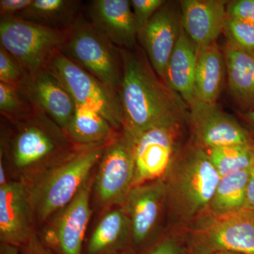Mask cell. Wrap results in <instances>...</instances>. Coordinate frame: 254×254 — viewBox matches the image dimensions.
I'll return each instance as SVG.
<instances>
[{"label":"cell","mask_w":254,"mask_h":254,"mask_svg":"<svg viewBox=\"0 0 254 254\" xmlns=\"http://www.w3.org/2000/svg\"><path fill=\"white\" fill-rule=\"evenodd\" d=\"M123 78L118 95L123 112V130L136 135L150 128L179 125L182 105L173 91L159 81L146 57L121 49Z\"/></svg>","instance_id":"obj_1"},{"label":"cell","mask_w":254,"mask_h":254,"mask_svg":"<svg viewBox=\"0 0 254 254\" xmlns=\"http://www.w3.org/2000/svg\"><path fill=\"white\" fill-rule=\"evenodd\" d=\"M163 180L170 215L188 222L207 211L220 177L206 150L194 145L179 152Z\"/></svg>","instance_id":"obj_2"},{"label":"cell","mask_w":254,"mask_h":254,"mask_svg":"<svg viewBox=\"0 0 254 254\" xmlns=\"http://www.w3.org/2000/svg\"><path fill=\"white\" fill-rule=\"evenodd\" d=\"M1 118L11 125L4 142V150L18 170L53 165L78 147L66 132L36 108L21 118Z\"/></svg>","instance_id":"obj_3"},{"label":"cell","mask_w":254,"mask_h":254,"mask_svg":"<svg viewBox=\"0 0 254 254\" xmlns=\"http://www.w3.org/2000/svg\"><path fill=\"white\" fill-rule=\"evenodd\" d=\"M106 144L76 147L66 157L50 165L37 180L28 190L33 213L40 222L45 221L73 199L90 178Z\"/></svg>","instance_id":"obj_4"},{"label":"cell","mask_w":254,"mask_h":254,"mask_svg":"<svg viewBox=\"0 0 254 254\" xmlns=\"http://www.w3.org/2000/svg\"><path fill=\"white\" fill-rule=\"evenodd\" d=\"M60 53L118 94L123 78L120 48L89 21L78 18L68 30Z\"/></svg>","instance_id":"obj_5"},{"label":"cell","mask_w":254,"mask_h":254,"mask_svg":"<svg viewBox=\"0 0 254 254\" xmlns=\"http://www.w3.org/2000/svg\"><path fill=\"white\" fill-rule=\"evenodd\" d=\"M68 31L45 27L16 17L3 18L0 21V47L31 76L48 68L64 44Z\"/></svg>","instance_id":"obj_6"},{"label":"cell","mask_w":254,"mask_h":254,"mask_svg":"<svg viewBox=\"0 0 254 254\" xmlns=\"http://www.w3.org/2000/svg\"><path fill=\"white\" fill-rule=\"evenodd\" d=\"M198 218L190 237L193 254H254V211L242 208L222 215L205 212Z\"/></svg>","instance_id":"obj_7"},{"label":"cell","mask_w":254,"mask_h":254,"mask_svg":"<svg viewBox=\"0 0 254 254\" xmlns=\"http://www.w3.org/2000/svg\"><path fill=\"white\" fill-rule=\"evenodd\" d=\"M47 68L58 78L76 105L93 108L115 129L123 130V112L118 93L60 52L53 57Z\"/></svg>","instance_id":"obj_8"},{"label":"cell","mask_w":254,"mask_h":254,"mask_svg":"<svg viewBox=\"0 0 254 254\" xmlns=\"http://www.w3.org/2000/svg\"><path fill=\"white\" fill-rule=\"evenodd\" d=\"M180 125L155 127L136 135L123 131L131 141L133 150V187L163 178L179 153Z\"/></svg>","instance_id":"obj_9"},{"label":"cell","mask_w":254,"mask_h":254,"mask_svg":"<svg viewBox=\"0 0 254 254\" xmlns=\"http://www.w3.org/2000/svg\"><path fill=\"white\" fill-rule=\"evenodd\" d=\"M99 162L95 189L100 200L124 203L133 187L134 160L131 141L123 130L107 143Z\"/></svg>","instance_id":"obj_10"},{"label":"cell","mask_w":254,"mask_h":254,"mask_svg":"<svg viewBox=\"0 0 254 254\" xmlns=\"http://www.w3.org/2000/svg\"><path fill=\"white\" fill-rule=\"evenodd\" d=\"M190 106V123L195 145L205 150L229 145L249 144L248 133L235 119L215 104L195 100Z\"/></svg>","instance_id":"obj_11"},{"label":"cell","mask_w":254,"mask_h":254,"mask_svg":"<svg viewBox=\"0 0 254 254\" xmlns=\"http://www.w3.org/2000/svg\"><path fill=\"white\" fill-rule=\"evenodd\" d=\"M33 207L29 190L20 182H8L0 187L1 244L24 245L32 236Z\"/></svg>","instance_id":"obj_12"},{"label":"cell","mask_w":254,"mask_h":254,"mask_svg":"<svg viewBox=\"0 0 254 254\" xmlns=\"http://www.w3.org/2000/svg\"><path fill=\"white\" fill-rule=\"evenodd\" d=\"M166 201L163 178L132 187L125 198V208L131 221V241L140 247L156 226Z\"/></svg>","instance_id":"obj_13"},{"label":"cell","mask_w":254,"mask_h":254,"mask_svg":"<svg viewBox=\"0 0 254 254\" xmlns=\"http://www.w3.org/2000/svg\"><path fill=\"white\" fill-rule=\"evenodd\" d=\"M21 91L37 109L49 117L66 132L76 103L48 68L27 76Z\"/></svg>","instance_id":"obj_14"},{"label":"cell","mask_w":254,"mask_h":254,"mask_svg":"<svg viewBox=\"0 0 254 254\" xmlns=\"http://www.w3.org/2000/svg\"><path fill=\"white\" fill-rule=\"evenodd\" d=\"M89 22L115 46L130 49L138 36V24L128 0H95L88 10Z\"/></svg>","instance_id":"obj_15"},{"label":"cell","mask_w":254,"mask_h":254,"mask_svg":"<svg viewBox=\"0 0 254 254\" xmlns=\"http://www.w3.org/2000/svg\"><path fill=\"white\" fill-rule=\"evenodd\" d=\"M180 30L173 10L163 6L138 32L150 65L163 83Z\"/></svg>","instance_id":"obj_16"},{"label":"cell","mask_w":254,"mask_h":254,"mask_svg":"<svg viewBox=\"0 0 254 254\" xmlns=\"http://www.w3.org/2000/svg\"><path fill=\"white\" fill-rule=\"evenodd\" d=\"M92 180L88 179L60 214L53 245L59 254H82L83 240L91 218Z\"/></svg>","instance_id":"obj_17"},{"label":"cell","mask_w":254,"mask_h":254,"mask_svg":"<svg viewBox=\"0 0 254 254\" xmlns=\"http://www.w3.org/2000/svg\"><path fill=\"white\" fill-rule=\"evenodd\" d=\"M184 31L197 48L216 43L225 28V1L220 0H185L182 3Z\"/></svg>","instance_id":"obj_18"},{"label":"cell","mask_w":254,"mask_h":254,"mask_svg":"<svg viewBox=\"0 0 254 254\" xmlns=\"http://www.w3.org/2000/svg\"><path fill=\"white\" fill-rule=\"evenodd\" d=\"M197 53L196 46L181 28L167 66L165 83L169 89L178 93L190 105L196 100L195 78Z\"/></svg>","instance_id":"obj_19"},{"label":"cell","mask_w":254,"mask_h":254,"mask_svg":"<svg viewBox=\"0 0 254 254\" xmlns=\"http://www.w3.org/2000/svg\"><path fill=\"white\" fill-rule=\"evenodd\" d=\"M131 225L125 208L105 214L92 234L87 254H110L123 251L131 240Z\"/></svg>","instance_id":"obj_20"},{"label":"cell","mask_w":254,"mask_h":254,"mask_svg":"<svg viewBox=\"0 0 254 254\" xmlns=\"http://www.w3.org/2000/svg\"><path fill=\"white\" fill-rule=\"evenodd\" d=\"M197 49L195 98L203 103L215 104L223 82L224 55L216 43Z\"/></svg>","instance_id":"obj_21"},{"label":"cell","mask_w":254,"mask_h":254,"mask_svg":"<svg viewBox=\"0 0 254 254\" xmlns=\"http://www.w3.org/2000/svg\"><path fill=\"white\" fill-rule=\"evenodd\" d=\"M66 133L76 146L86 147L106 144L118 132L96 110L76 105Z\"/></svg>","instance_id":"obj_22"},{"label":"cell","mask_w":254,"mask_h":254,"mask_svg":"<svg viewBox=\"0 0 254 254\" xmlns=\"http://www.w3.org/2000/svg\"><path fill=\"white\" fill-rule=\"evenodd\" d=\"M81 1L70 0H33L21 14L15 16L53 29L68 31L77 21Z\"/></svg>","instance_id":"obj_23"},{"label":"cell","mask_w":254,"mask_h":254,"mask_svg":"<svg viewBox=\"0 0 254 254\" xmlns=\"http://www.w3.org/2000/svg\"><path fill=\"white\" fill-rule=\"evenodd\" d=\"M228 42L224 49L229 86L245 103H254V55Z\"/></svg>","instance_id":"obj_24"},{"label":"cell","mask_w":254,"mask_h":254,"mask_svg":"<svg viewBox=\"0 0 254 254\" xmlns=\"http://www.w3.org/2000/svg\"><path fill=\"white\" fill-rule=\"evenodd\" d=\"M250 169L220 177L207 213L222 215L244 208Z\"/></svg>","instance_id":"obj_25"},{"label":"cell","mask_w":254,"mask_h":254,"mask_svg":"<svg viewBox=\"0 0 254 254\" xmlns=\"http://www.w3.org/2000/svg\"><path fill=\"white\" fill-rule=\"evenodd\" d=\"M220 177L252 168L254 165V145H229L206 150Z\"/></svg>","instance_id":"obj_26"},{"label":"cell","mask_w":254,"mask_h":254,"mask_svg":"<svg viewBox=\"0 0 254 254\" xmlns=\"http://www.w3.org/2000/svg\"><path fill=\"white\" fill-rule=\"evenodd\" d=\"M36 108L22 91L0 82V113L4 118H18L34 111Z\"/></svg>","instance_id":"obj_27"},{"label":"cell","mask_w":254,"mask_h":254,"mask_svg":"<svg viewBox=\"0 0 254 254\" xmlns=\"http://www.w3.org/2000/svg\"><path fill=\"white\" fill-rule=\"evenodd\" d=\"M229 42L242 49L254 53V24L235 18L227 17L224 28Z\"/></svg>","instance_id":"obj_28"},{"label":"cell","mask_w":254,"mask_h":254,"mask_svg":"<svg viewBox=\"0 0 254 254\" xmlns=\"http://www.w3.org/2000/svg\"><path fill=\"white\" fill-rule=\"evenodd\" d=\"M27 76L14 58L0 47V82L21 90Z\"/></svg>","instance_id":"obj_29"},{"label":"cell","mask_w":254,"mask_h":254,"mask_svg":"<svg viewBox=\"0 0 254 254\" xmlns=\"http://www.w3.org/2000/svg\"><path fill=\"white\" fill-rule=\"evenodd\" d=\"M130 1L139 31L165 4L163 0H131Z\"/></svg>","instance_id":"obj_30"},{"label":"cell","mask_w":254,"mask_h":254,"mask_svg":"<svg viewBox=\"0 0 254 254\" xmlns=\"http://www.w3.org/2000/svg\"><path fill=\"white\" fill-rule=\"evenodd\" d=\"M227 17L254 24V0H239L230 3L227 7Z\"/></svg>","instance_id":"obj_31"},{"label":"cell","mask_w":254,"mask_h":254,"mask_svg":"<svg viewBox=\"0 0 254 254\" xmlns=\"http://www.w3.org/2000/svg\"><path fill=\"white\" fill-rule=\"evenodd\" d=\"M33 2V0H1L0 16L1 18L15 17L21 14Z\"/></svg>","instance_id":"obj_32"},{"label":"cell","mask_w":254,"mask_h":254,"mask_svg":"<svg viewBox=\"0 0 254 254\" xmlns=\"http://www.w3.org/2000/svg\"><path fill=\"white\" fill-rule=\"evenodd\" d=\"M21 254H54L48 245H45L33 234L28 242L20 247Z\"/></svg>","instance_id":"obj_33"},{"label":"cell","mask_w":254,"mask_h":254,"mask_svg":"<svg viewBox=\"0 0 254 254\" xmlns=\"http://www.w3.org/2000/svg\"><path fill=\"white\" fill-rule=\"evenodd\" d=\"M149 254H180V250L175 241L167 240L160 242Z\"/></svg>","instance_id":"obj_34"},{"label":"cell","mask_w":254,"mask_h":254,"mask_svg":"<svg viewBox=\"0 0 254 254\" xmlns=\"http://www.w3.org/2000/svg\"><path fill=\"white\" fill-rule=\"evenodd\" d=\"M244 208L254 211V165L250 169V180L247 187V198Z\"/></svg>","instance_id":"obj_35"},{"label":"cell","mask_w":254,"mask_h":254,"mask_svg":"<svg viewBox=\"0 0 254 254\" xmlns=\"http://www.w3.org/2000/svg\"><path fill=\"white\" fill-rule=\"evenodd\" d=\"M0 254H21V251L15 246L1 244Z\"/></svg>","instance_id":"obj_36"},{"label":"cell","mask_w":254,"mask_h":254,"mask_svg":"<svg viewBox=\"0 0 254 254\" xmlns=\"http://www.w3.org/2000/svg\"><path fill=\"white\" fill-rule=\"evenodd\" d=\"M7 182L6 175H5L4 162H3L2 158L0 157V187L4 186Z\"/></svg>","instance_id":"obj_37"},{"label":"cell","mask_w":254,"mask_h":254,"mask_svg":"<svg viewBox=\"0 0 254 254\" xmlns=\"http://www.w3.org/2000/svg\"><path fill=\"white\" fill-rule=\"evenodd\" d=\"M246 117L250 120L251 123L254 125V111H251L250 113H247Z\"/></svg>","instance_id":"obj_38"},{"label":"cell","mask_w":254,"mask_h":254,"mask_svg":"<svg viewBox=\"0 0 254 254\" xmlns=\"http://www.w3.org/2000/svg\"><path fill=\"white\" fill-rule=\"evenodd\" d=\"M215 254H245L240 253V252H228V251H226V252H218V253H216Z\"/></svg>","instance_id":"obj_39"},{"label":"cell","mask_w":254,"mask_h":254,"mask_svg":"<svg viewBox=\"0 0 254 254\" xmlns=\"http://www.w3.org/2000/svg\"><path fill=\"white\" fill-rule=\"evenodd\" d=\"M110 254H127L125 252H124L123 251L122 252H116V253Z\"/></svg>","instance_id":"obj_40"}]
</instances>
